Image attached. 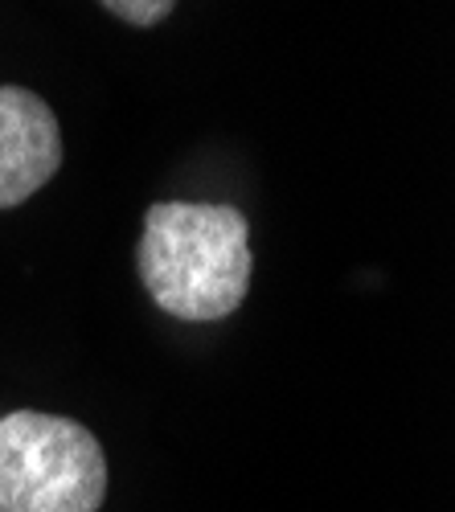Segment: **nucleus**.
Returning <instances> with one entry per match:
<instances>
[{
	"label": "nucleus",
	"instance_id": "nucleus-1",
	"mask_svg": "<svg viewBox=\"0 0 455 512\" xmlns=\"http://www.w3.org/2000/svg\"><path fill=\"white\" fill-rule=\"evenodd\" d=\"M148 300L181 324H218L251 291V222L230 201H152L136 246Z\"/></svg>",
	"mask_w": 455,
	"mask_h": 512
},
{
	"label": "nucleus",
	"instance_id": "nucleus-2",
	"mask_svg": "<svg viewBox=\"0 0 455 512\" xmlns=\"http://www.w3.org/2000/svg\"><path fill=\"white\" fill-rule=\"evenodd\" d=\"M107 451L87 422L50 410L0 414V512H103Z\"/></svg>",
	"mask_w": 455,
	"mask_h": 512
},
{
	"label": "nucleus",
	"instance_id": "nucleus-3",
	"mask_svg": "<svg viewBox=\"0 0 455 512\" xmlns=\"http://www.w3.org/2000/svg\"><path fill=\"white\" fill-rule=\"evenodd\" d=\"M66 144L54 107L29 87H0V213L25 205L62 168Z\"/></svg>",
	"mask_w": 455,
	"mask_h": 512
},
{
	"label": "nucleus",
	"instance_id": "nucleus-4",
	"mask_svg": "<svg viewBox=\"0 0 455 512\" xmlns=\"http://www.w3.org/2000/svg\"><path fill=\"white\" fill-rule=\"evenodd\" d=\"M99 5L115 21L132 25V29H156V25H164V21L177 13L181 0H99Z\"/></svg>",
	"mask_w": 455,
	"mask_h": 512
}]
</instances>
